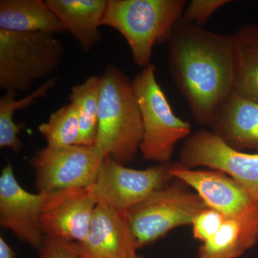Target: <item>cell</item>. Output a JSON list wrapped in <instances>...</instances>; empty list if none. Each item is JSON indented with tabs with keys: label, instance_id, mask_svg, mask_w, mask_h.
Masks as SVG:
<instances>
[{
	"label": "cell",
	"instance_id": "5",
	"mask_svg": "<svg viewBox=\"0 0 258 258\" xmlns=\"http://www.w3.org/2000/svg\"><path fill=\"white\" fill-rule=\"evenodd\" d=\"M155 72V66L149 64L132 81L143 123L140 152L145 160L166 164L176 144L192 133L189 122L174 114Z\"/></svg>",
	"mask_w": 258,
	"mask_h": 258
},
{
	"label": "cell",
	"instance_id": "26",
	"mask_svg": "<svg viewBox=\"0 0 258 258\" xmlns=\"http://www.w3.org/2000/svg\"><path fill=\"white\" fill-rule=\"evenodd\" d=\"M137 258H145V257H143V256L139 255L138 257H137Z\"/></svg>",
	"mask_w": 258,
	"mask_h": 258
},
{
	"label": "cell",
	"instance_id": "22",
	"mask_svg": "<svg viewBox=\"0 0 258 258\" xmlns=\"http://www.w3.org/2000/svg\"><path fill=\"white\" fill-rule=\"evenodd\" d=\"M226 217L213 209H205L199 214L191 225L194 238L201 243L211 240L220 230Z\"/></svg>",
	"mask_w": 258,
	"mask_h": 258
},
{
	"label": "cell",
	"instance_id": "16",
	"mask_svg": "<svg viewBox=\"0 0 258 258\" xmlns=\"http://www.w3.org/2000/svg\"><path fill=\"white\" fill-rule=\"evenodd\" d=\"M211 131L234 149L258 153V102L234 93Z\"/></svg>",
	"mask_w": 258,
	"mask_h": 258
},
{
	"label": "cell",
	"instance_id": "24",
	"mask_svg": "<svg viewBox=\"0 0 258 258\" xmlns=\"http://www.w3.org/2000/svg\"><path fill=\"white\" fill-rule=\"evenodd\" d=\"M40 258H79L69 242L45 235L38 249Z\"/></svg>",
	"mask_w": 258,
	"mask_h": 258
},
{
	"label": "cell",
	"instance_id": "15",
	"mask_svg": "<svg viewBox=\"0 0 258 258\" xmlns=\"http://www.w3.org/2000/svg\"><path fill=\"white\" fill-rule=\"evenodd\" d=\"M47 6L79 42L89 52L102 38L99 28L108 0H46Z\"/></svg>",
	"mask_w": 258,
	"mask_h": 258
},
{
	"label": "cell",
	"instance_id": "19",
	"mask_svg": "<svg viewBox=\"0 0 258 258\" xmlns=\"http://www.w3.org/2000/svg\"><path fill=\"white\" fill-rule=\"evenodd\" d=\"M57 83V77L48 78L35 91L20 99H17L16 92L6 91L0 99V148L11 149L15 153L21 150L23 144L18 137L20 125L15 122V113L28 108L37 99L46 96Z\"/></svg>",
	"mask_w": 258,
	"mask_h": 258
},
{
	"label": "cell",
	"instance_id": "8",
	"mask_svg": "<svg viewBox=\"0 0 258 258\" xmlns=\"http://www.w3.org/2000/svg\"><path fill=\"white\" fill-rule=\"evenodd\" d=\"M179 162L189 169L205 167L225 173L258 203V153L237 150L212 131L202 129L185 139Z\"/></svg>",
	"mask_w": 258,
	"mask_h": 258
},
{
	"label": "cell",
	"instance_id": "12",
	"mask_svg": "<svg viewBox=\"0 0 258 258\" xmlns=\"http://www.w3.org/2000/svg\"><path fill=\"white\" fill-rule=\"evenodd\" d=\"M79 258H137L126 212L98 203L86 238L71 243Z\"/></svg>",
	"mask_w": 258,
	"mask_h": 258
},
{
	"label": "cell",
	"instance_id": "9",
	"mask_svg": "<svg viewBox=\"0 0 258 258\" xmlns=\"http://www.w3.org/2000/svg\"><path fill=\"white\" fill-rule=\"evenodd\" d=\"M171 166V162L134 169L106 157L90 188L98 203L127 212L174 179Z\"/></svg>",
	"mask_w": 258,
	"mask_h": 258
},
{
	"label": "cell",
	"instance_id": "2",
	"mask_svg": "<svg viewBox=\"0 0 258 258\" xmlns=\"http://www.w3.org/2000/svg\"><path fill=\"white\" fill-rule=\"evenodd\" d=\"M143 123L132 81L117 66L102 76L96 145L118 164L132 163L140 151Z\"/></svg>",
	"mask_w": 258,
	"mask_h": 258
},
{
	"label": "cell",
	"instance_id": "21",
	"mask_svg": "<svg viewBox=\"0 0 258 258\" xmlns=\"http://www.w3.org/2000/svg\"><path fill=\"white\" fill-rule=\"evenodd\" d=\"M38 130L47 147L78 145L80 121L77 107L73 103L61 107L51 113L47 122L39 125Z\"/></svg>",
	"mask_w": 258,
	"mask_h": 258
},
{
	"label": "cell",
	"instance_id": "18",
	"mask_svg": "<svg viewBox=\"0 0 258 258\" xmlns=\"http://www.w3.org/2000/svg\"><path fill=\"white\" fill-rule=\"evenodd\" d=\"M233 35L236 50L235 93L258 102V25H243Z\"/></svg>",
	"mask_w": 258,
	"mask_h": 258
},
{
	"label": "cell",
	"instance_id": "1",
	"mask_svg": "<svg viewBox=\"0 0 258 258\" xmlns=\"http://www.w3.org/2000/svg\"><path fill=\"white\" fill-rule=\"evenodd\" d=\"M170 74L198 124L213 128L235 93L233 35L217 33L181 18L167 42Z\"/></svg>",
	"mask_w": 258,
	"mask_h": 258
},
{
	"label": "cell",
	"instance_id": "3",
	"mask_svg": "<svg viewBox=\"0 0 258 258\" xmlns=\"http://www.w3.org/2000/svg\"><path fill=\"white\" fill-rule=\"evenodd\" d=\"M186 5L185 0H108L101 26L119 32L134 62L145 68L151 64L154 47L167 43Z\"/></svg>",
	"mask_w": 258,
	"mask_h": 258
},
{
	"label": "cell",
	"instance_id": "7",
	"mask_svg": "<svg viewBox=\"0 0 258 258\" xmlns=\"http://www.w3.org/2000/svg\"><path fill=\"white\" fill-rule=\"evenodd\" d=\"M105 157L96 144L42 148L29 159L37 193L90 187L96 181Z\"/></svg>",
	"mask_w": 258,
	"mask_h": 258
},
{
	"label": "cell",
	"instance_id": "13",
	"mask_svg": "<svg viewBox=\"0 0 258 258\" xmlns=\"http://www.w3.org/2000/svg\"><path fill=\"white\" fill-rule=\"evenodd\" d=\"M170 172L198 194L209 208L225 217L240 215L257 203L238 183L221 171L189 169L176 161L171 162Z\"/></svg>",
	"mask_w": 258,
	"mask_h": 258
},
{
	"label": "cell",
	"instance_id": "11",
	"mask_svg": "<svg viewBox=\"0 0 258 258\" xmlns=\"http://www.w3.org/2000/svg\"><path fill=\"white\" fill-rule=\"evenodd\" d=\"M42 194L23 189L8 163L0 174V225L17 238L38 249L45 233L41 222Z\"/></svg>",
	"mask_w": 258,
	"mask_h": 258
},
{
	"label": "cell",
	"instance_id": "6",
	"mask_svg": "<svg viewBox=\"0 0 258 258\" xmlns=\"http://www.w3.org/2000/svg\"><path fill=\"white\" fill-rule=\"evenodd\" d=\"M207 208L198 194L174 178L126 212L137 249L157 242L174 229L192 225L199 214Z\"/></svg>",
	"mask_w": 258,
	"mask_h": 258
},
{
	"label": "cell",
	"instance_id": "20",
	"mask_svg": "<svg viewBox=\"0 0 258 258\" xmlns=\"http://www.w3.org/2000/svg\"><path fill=\"white\" fill-rule=\"evenodd\" d=\"M102 76H90L71 88L69 98L79 113L80 136L78 145L96 144L98 129V108Z\"/></svg>",
	"mask_w": 258,
	"mask_h": 258
},
{
	"label": "cell",
	"instance_id": "10",
	"mask_svg": "<svg viewBox=\"0 0 258 258\" xmlns=\"http://www.w3.org/2000/svg\"><path fill=\"white\" fill-rule=\"evenodd\" d=\"M45 235L69 243L86 238L98 201L91 188L71 187L42 194Z\"/></svg>",
	"mask_w": 258,
	"mask_h": 258
},
{
	"label": "cell",
	"instance_id": "14",
	"mask_svg": "<svg viewBox=\"0 0 258 258\" xmlns=\"http://www.w3.org/2000/svg\"><path fill=\"white\" fill-rule=\"evenodd\" d=\"M258 242V203L240 215L226 217L216 235L202 243L196 258H238Z\"/></svg>",
	"mask_w": 258,
	"mask_h": 258
},
{
	"label": "cell",
	"instance_id": "23",
	"mask_svg": "<svg viewBox=\"0 0 258 258\" xmlns=\"http://www.w3.org/2000/svg\"><path fill=\"white\" fill-rule=\"evenodd\" d=\"M230 3L229 0H193L186 5L182 18L202 27L215 12Z\"/></svg>",
	"mask_w": 258,
	"mask_h": 258
},
{
	"label": "cell",
	"instance_id": "17",
	"mask_svg": "<svg viewBox=\"0 0 258 258\" xmlns=\"http://www.w3.org/2000/svg\"><path fill=\"white\" fill-rule=\"evenodd\" d=\"M0 29L19 32H66L63 25L42 0H1Z\"/></svg>",
	"mask_w": 258,
	"mask_h": 258
},
{
	"label": "cell",
	"instance_id": "4",
	"mask_svg": "<svg viewBox=\"0 0 258 258\" xmlns=\"http://www.w3.org/2000/svg\"><path fill=\"white\" fill-rule=\"evenodd\" d=\"M62 43L48 32H19L0 29V88L26 92L60 66Z\"/></svg>",
	"mask_w": 258,
	"mask_h": 258
},
{
	"label": "cell",
	"instance_id": "25",
	"mask_svg": "<svg viewBox=\"0 0 258 258\" xmlns=\"http://www.w3.org/2000/svg\"><path fill=\"white\" fill-rule=\"evenodd\" d=\"M0 258H16L15 251L3 237H0Z\"/></svg>",
	"mask_w": 258,
	"mask_h": 258
}]
</instances>
